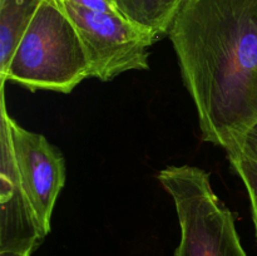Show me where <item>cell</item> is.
Wrapping results in <instances>:
<instances>
[{
	"label": "cell",
	"mask_w": 257,
	"mask_h": 256,
	"mask_svg": "<svg viewBox=\"0 0 257 256\" xmlns=\"http://www.w3.org/2000/svg\"><path fill=\"white\" fill-rule=\"evenodd\" d=\"M168 35L201 138L230 150L257 123V0H182Z\"/></svg>",
	"instance_id": "obj_1"
},
{
	"label": "cell",
	"mask_w": 257,
	"mask_h": 256,
	"mask_svg": "<svg viewBox=\"0 0 257 256\" xmlns=\"http://www.w3.org/2000/svg\"><path fill=\"white\" fill-rule=\"evenodd\" d=\"M89 78V62L74 23L59 0H43L18 42L0 82L27 89L73 92Z\"/></svg>",
	"instance_id": "obj_2"
},
{
	"label": "cell",
	"mask_w": 257,
	"mask_h": 256,
	"mask_svg": "<svg viewBox=\"0 0 257 256\" xmlns=\"http://www.w3.org/2000/svg\"><path fill=\"white\" fill-rule=\"evenodd\" d=\"M158 181L175 203L181 240L175 256H247L231 211L213 191L210 173L195 166H170Z\"/></svg>",
	"instance_id": "obj_3"
},
{
	"label": "cell",
	"mask_w": 257,
	"mask_h": 256,
	"mask_svg": "<svg viewBox=\"0 0 257 256\" xmlns=\"http://www.w3.org/2000/svg\"><path fill=\"white\" fill-rule=\"evenodd\" d=\"M59 2L84 45L89 78L108 82L130 70L150 69V48L160 40L155 33L115 13L90 10L65 0Z\"/></svg>",
	"instance_id": "obj_4"
},
{
	"label": "cell",
	"mask_w": 257,
	"mask_h": 256,
	"mask_svg": "<svg viewBox=\"0 0 257 256\" xmlns=\"http://www.w3.org/2000/svg\"><path fill=\"white\" fill-rule=\"evenodd\" d=\"M8 124L20 185L43 235L47 236L55 202L65 183L64 157L44 136L22 127L9 114Z\"/></svg>",
	"instance_id": "obj_5"
},
{
	"label": "cell",
	"mask_w": 257,
	"mask_h": 256,
	"mask_svg": "<svg viewBox=\"0 0 257 256\" xmlns=\"http://www.w3.org/2000/svg\"><path fill=\"white\" fill-rule=\"evenodd\" d=\"M2 163H0V251L29 252L42 243L45 236L24 195L18 175L8 124L5 84H2Z\"/></svg>",
	"instance_id": "obj_6"
},
{
	"label": "cell",
	"mask_w": 257,
	"mask_h": 256,
	"mask_svg": "<svg viewBox=\"0 0 257 256\" xmlns=\"http://www.w3.org/2000/svg\"><path fill=\"white\" fill-rule=\"evenodd\" d=\"M124 19L155 33L168 34L182 0H110Z\"/></svg>",
	"instance_id": "obj_7"
},
{
	"label": "cell",
	"mask_w": 257,
	"mask_h": 256,
	"mask_svg": "<svg viewBox=\"0 0 257 256\" xmlns=\"http://www.w3.org/2000/svg\"><path fill=\"white\" fill-rule=\"evenodd\" d=\"M43 0H0V74Z\"/></svg>",
	"instance_id": "obj_8"
},
{
	"label": "cell",
	"mask_w": 257,
	"mask_h": 256,
	"mask_svg": "<svg viewBox=\"0 0 257 256\" xmlns=\"http://www.w3.org/2000/svg\"><path fill=\"white\" fill-rule=\"evenodd\" d=\"M227 157L248 193L257 240V161L238 152H227Z\"/></svg>",
	"instance_id": "obj_9"
},
{
	"label": "cell",
	"mask_w": 257,
	"mask_h": 256,
	"mask_svg": "<svg viewBox=\"0 0 257 256\" xmlns=\"http://www.w3.org/2000/svg\"><path fill=\"white\" fill-rule=\"evenodd\" d=\"M226 152H238L257 161V123L252 125L233 147Z\"/></svg>",
	"instance_id": "obj_10"
},
{
	"label": "cell",
	"mask_w": 257,
	"mask_h": 256,
	"mask_svg": "<svg viewBox=\"0 0 257 256\" xmlns=\"http://www.w3.org/2000/svg\"><path fill=\"white\" fill-rule=\"evenodd\" d=\"M65 2H69L72 3V4L79 5V7L87 8V9L90 10H98V12H107L119 14L110 0H65Z\"/></svg>",
	"instance_id": "obj_11"
},
{
	"label": "cell",
	"mask_w": 257,
	"mask_h": 256,
	"mask_svg": "<svg viewBox=\"0 0 257 256\" xmlns=\"http://www.w3.org/2000/svg\"><path fill=\"white\" fill-rule=\"evenodd\" d=\"M0 256H32L29 252H12V251H0Z\"/></svg>",
	"instance_id": "obj_12"
}]
</instances>
